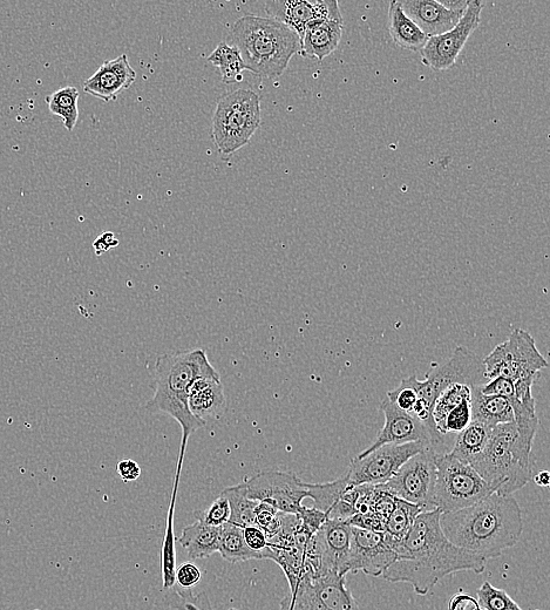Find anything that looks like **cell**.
Segmentation results:
<instances>
[{
    "instance_id": "obj_1",
    "label": "cell",
    "mask_w": 550,
    "mask_h": 610,
    "mask_svg": "<svg viewBox=\"0 0 550 610\" xmlns=\"http://www.w3.org/2000/svg\"><path fill=\"white\" fill-rule=\"evenodd\" d=\"M441 512L424 511L418 515L410 531L399 541L385 538L397 554V560L382 575L386 581L405 582L414 592L425 596L445 576L472 571L481 574L487 560L453 545L440 527Z\"/></svg>"
},
{
    "instance_id": "obj_2",
    "label": "cell",
    "mask_w": 550,
    "mask_h": 610,
    "mask_svg": "<svg viewBox=\"0 0 550 610\" xmlns=\"http://www.w3.org/2000/svg\"><path fill=\"white\" fill-rule=\"evenodd\" d=\"M440 527L453 545L490 560L518 544L524 520L513 496L493 493L463 510L441 513Z\"/></svg>"
},
{
    "instance_id": "obj_3",
    "label": "cell",
    "mask_w": 550,
    "mask_h": 610,
    "mask_svg": "<svg viewBox=\"0 0 550 610\" xmlns=\"http://www.w3.org/2000/svg\"><path fill=\"white\" fill-rule=\"evenodd\" d=\"M202 377H220L205 350L194 349L156 359L155 393L145 409L153 415L162 413L172 417L180 424L182 442L176 469H182L190 436L206 425L192 415L188 405L189 390Z\"/></svg>"
},
{
    "instance_id": "obj_4",
    "label": "cell",
    "mask_w": 550,
    "mask_h": 610,
    "mask_svg": "<svg viewBox=\"0 0 550 610\" xmlns=\"http://www.w3.org/2000/svg\"><path fill=\"white\" fill-rule=\"evenodd\" d=\"M230 38L247 70L263 80L280 78L301 51L297 33L273 18L243 16L234 23Z\"/></svg>"
},
{
    "instance_id": "obj_5",
    "label": "cell",
    "mask_w": 550,
    "mask_h": 610,
    "mask_svg": "<svg viewBox=\"0 0 550 610\" xmlns=\"http://www.w3.org/2000/svg\"><path fill=\"white\" fill-rule=\"evenodd\" d=\"M534 439L521 435L515 423L493 427L485 449L470 464L501 496H513L533 477Z\"/></svg>"
},
{
    "instance_id": "obj_6",
    "label": "cell",
    "mask_w": 550,
    "mask_h": 610,
    "mask_svg": "<svg viewBox=\"0 0 550 610\" xmlns=\"http://www.w3.org/2000/svg\"><path fill=\"white\" fill-rule=\"evenodd\" d=\"M260 126L261 100L255 91L239 88L217 100L212 138L221 154L240 151L249 144Z\"/></svg>"
},
{
    "instance_id": "obj_7",
    "label": "cell",
    "mask_w": 550,
    "mask_h": 610,
    "mask_svg": "<svg viewBox=\"0 0 550 610\" xmlns=\"http://www.w3.org/2000/svg\"><path fill=\"white\" fill-rule=\"evenodd\" d=\"M409 379L418 393V402L412 410V415L420 420H429L433 418L431 416L434 403L448 386L465 384L474 389L485 384L487 378L482 359L472 350L458 347L447 362L434 366L427 372L425 381H419L416 376Z\"/></svg>"
},
{
    "instance_id": "obj_8",
    "label": "cell",
    "mask_w": 550,
    "mask_h": 610,
    "mask_svg": "<svg viewBox=\"0 0 550 610\" xmlns=\"http://www.w3.org/2000/svg\"><path fill=\"white\" fill-rule=\"evenodd\" d=\"M436 467L432 506L441 513L463 510L495 493L471 465L460 462L451 454H437Z\"/></svg>"
},
{
    "instance_id": "obj_9",
    "label": "cell",
    "mask_w": 550,
    "mask_h": 610,
    "mask_svg": "<svg viewBox=\"0 0 550 610\" xmlns=\"http://www.w3.org/2000/svg\"><path fill=\"white\" fill-rule=\"evenodd\" d=\"M486 378H506L518 382L520 379H539L540 371L548 362L536 348L535 340L528 331L516 329L508 340L497 345L490 355L482 359Z\"/></svg>"
},
{
    "instance_id": "obj_10",
    "label": "cell",
    "mask_w": 550,
    "mask_h": 610,
    "mask_svg": "<svg viewBox=\"0 0 550 610\" xmlns=\"http://www.w3.org/2000/svg\"><path fill=\"white\" fill-rule=\"evenodd\" d=\"M437 453L426 449L400 467L386 484L382 485L391 496L419 506L423 511L434 510L432 498L437 479Z\"/></svg>"
},
{
    "instance_id": "obj_11",
    "label": "cell",
    "mask_w": 550,
    "mask_h": 610,
    "mask_svg": "<svg viewBox=\"0 0 550 610\" xmlns=\"http://www.w3.org/2000/svg\"><path fill=\"white\" fill-rule=\"evenodd\" d=\"M429 447L419 442L380 446L364 457L357 456L352 459L346 474L352 486L384 485L395 476L407 460Z\"/></svg>"
},
{
    "instance_id": "obj_12",
    "label": "cell",
    "mask_w": 550,
    "mask_h": 610,
    "mask_svg": "<svg viewBox=\"0 0 550 610\" xmlns=\"http://www.w3.org/2000/svg\"><path fill=\"white\" fill-rule=\"evenodd\" d=\"M241 485L249 499L269 504L285 514L300 513L303 508L302 501L308 498L305 483L294 473L261 472Z\"/></svg>"
},
{
    "instance_id": "obj_13",
    "label": "cell",
    "mask_w": 550,
    "mask_h": 610,
    "mask_svg": "<svg viewBox=\"0 0 550 610\" xmlns=\"http://www.w3.org/2000/svg\"><path fill=\"white\" fill-rule=\"evenodd\" d=\"M484 6L480 0H470L465 15L454 29L427 40L424 49L420 51L422 63L436 72L452 69L468 39L478 29Z\"/></svg>"
},
{
    "instance_id": "obj_14",
    "label": "cell",
    "mask_w": 550,
    "mask_h": 610,
    "mask_svg": "<svg viewBox=\"0 0 550 610\" xmlns=\"http://www.w3.org/2000/svg\"><path fill=\"white\" fill-rule=\"evenodd\" d=\"M295 610H356L357 602L348 586L346 575L329 572L310 578L303 576L293 593Z\"/></svg>"
},
{
    "instance_id": "obj_15",
    "label": "cell",
    "mask_w": 550,
    "mask_h": 610,
    "mask_svg": "<svg viewBox=\"0 0 550 610\" xmlns=\"http://www.w3.org/2000/svg\"><path fill=\"white\" fill-rule=\"evenodd\" d=\"M397 560L384 532L362 530L351 526V545L346 573L363 572L378 578Z\"/></svg>"
},
{
    "instance_id": "obj_16",
    "label": "cell",
    "mask_w": 550,
    "mask_h": 610,
    "mask_svg": "<svg viewBox=\"0 0 550 610\" xmlns=\"http://www.w3.org/2000/svg\"><path fill=\"white\" fill-rule=\"evenodd\" d=\"M269 18L288 26L302 39L305 29L318 20H343L337 0H270Z\"/></svg>"
},
{
    "instance_id": "obj_17",
    "label": "cell",
    "mask_w": 550,
    "mask_h": 610,
    "mask_svg": "<svg viewBox=\"0 0 550 610\" xmlns=\"http://www.w3.org/2000/svg\"><path fill=\"white\" fill-rule=\"evenodd\" d=\"M380 410L384 413L385 424L379 431L375 442L368 449L358 454L364 457L375 451L380 446L390 444L424 443L431 447V435L427 427L410 413L399 410L395 404L384 399L380 404Z\"/></svg>"
},
{
    "instance_id": "obj_18",
    "label": "cell",
    "mask_w": 550,
    "mask_h": 610,
    "mask_svg": "<svg viewBox=\"0 0 550 610\" xmlns=\"http://www.w3.org/2000/svg\"><path fill=\"white\" fill-rule=\"evenodd\" d=\"M137 79V72L129 64L126 54L107 60L92 77L85 80L84 91L91 96L111 103L121 92L128 90Z\"/></svg>"
},
{
    "instance_id": "obj_19",
    "label": "cell",
    "mask_w": 550,
    "mask_h": 610,
    "mask_svg": "<svg viewBox=\"0 0 550 610\" xmlns=\"http://www.w3.org/2000/svg\"><path fill=\"white\" fill-rule=\"evenodd\" d=\"M399 4L405 15L429 38L454 29L466 12L448 10L436 0H400Z\"/></svg>"
},
{
    "instance_id": "obj_20",
    "label": "cell",
    "mask_w": 550,
    "mask_h": 610,
    "mask_svg": "<svg viewBox=\"0 0 550 610\" xmlns=\"http://www.w3.org/2000/svg\"><path fill=\"white\" fill-rule=\"evenodd\" d=\"M321 548L323 571L346 575L351 545V526L348 521L327 520L315 535Z\"/></svg>"
},
{
    "instance_id": "obj_21",
    "label": "cell",
    "mask_w": 550,
    "mask_h": 610,
    "mask_svg": "<svg viewBox=\"0 0 550 610\" xmlns=\"http://www.w3.org/2000/svg\"><path fill=\"white\" fill-rule=\"evenodd\" d=\"M189 410L202 423L209 419H219L227 410V399L221 377L196 379L189 390Z\"/></svg>"
},
{
    "instance_id": "obj_22",
    "label": "cell",
    "mask_w": 550,
    "mask_h": 610,
    "mask_svg": "<svg viewBox=\"0 0 550 610\" xmlns=\"http://www.w3.org/2000/svg\"><path fill=\"white\" fill-rule=\"evenodd\" d=\"M343 29V20H318L311 23L301 39V56L318 61L329 57L338 49Z\"/></svg>"
},
{
    "instance_id": "obj_23",
    "label": "cell",
    "mask_w": 550,
    "mask_h": 610,
    "mask_svg": "<svg viewBox=\"0 0 550 610\" xmlns=\"http://www.w3.org/2000/svg\"><path fill=\"white\" fill-rule=\"evenodd\" d=\"M219 535L220 527L209 526L196 519L194 524L183 528L179 542L190 559H207L219 552Z\"/></svg>"
},
{
    "instance_id": "obj_24",
    "label": "cell",
    "mask_w": 550,
    "mask_h": 610,
    "mask_svg": "<svg viewBox=\"0 0 550 610\" xmlns=\"http://www.w3.org/2000/svg\"><path fill=\"white\" fill-rule=\"evenodd\" d=\"M389 32L396 45L411 52L422 51L429 40V37L424 35L419 27L405 15L397 0L390 3Z\"/></svg>"
},
{
    "instance_id": "obj_25",
    "label": "cell",
    "mask_w": 550,
    "mask_h": 610,
    "mask_svg": "<svg viewBox=\"0 0 550 610\" xmlns=\"http://www.w3.org/2000/svg\"><path fill=\"white\" fill-rule=\"evenodd\" d=\"M472 420L495 427L514 422L512 403L507 398L486 396L478 388L472 390Z\"/></svg>"
},
{
    "instance_id": "obj_26",
    "label": "cell",
    "mask_w": 550,
    "mask_h": 610,
    "mask_svg": "<svg viewBox=\"0 0 550 610\" xmlns=\"http://www.w3.org/2000/svg\"><path fill=\"white\" fill-rule=\"evenodd\" d=\"M219 552L224 560L232 562V564L250 560L273 559V551L260 553L250 549L244 540L242 528L230 523L220 526Z\"/></svg>"
},
{
    "instance_id": "obj_27",
    "label": "cell",
    "mask_w": 550,
    "mask_h": 610,
    "mask_svg": "<svg viewBox=\"0 0 550 610\" xmlns=\"http://www.w3.org/2000/svg\"><path fill=\"white\" fill-rule=\"evenodd\" d=\"M492 430V427L472 420L465 430L458 433L448 454L470 465L485 449Z\"/></svg>"
},
{
    "instance_id": "obj_28",
    "label": "cell",
    "mask_w": 550,
    "mask_h": 610,
    "mask_svg": "<svg viewBox=\"0 0 550 610\" xmlns=\"http://www.w3.org/2000/svg\"><path fill=\"white\" fill-rule=\"evenodd\" d=\"M180 477L181 474H175L173 496L171 506H169L164 545H162L161 569L162 582H164L165 591L175 586L176 549L174 538V514L176 499H178L176 497H178Z\"/></svg>"
},
{
    "instance_id": "obj_29",
    "label": "cell",
    "mask_w": 550,
    "mask_h": 610,
    "mask_svg": "<svg viewBox=\"0 0 550 610\" xmlns=\"http://www.w3.org/2000/svg\"><path fill=\"white\" fill-rule=\"evenodd\" d=\"M308 498L314 500L315 508L317 510L327 514L334 511V508L344 500L345 493L350 490L352 485L350 484L348 474L344 477L339 478L331 483L325 484H307Z\"/></svg>"
},
{
    "instance_id": "obj_30",
    "label": "cell",
    "mask_w": 550,
    "mask_h": 610,
    "mask_svg": "<svg viewBox=\"0 0 550 610\" xmlns=\"http://www.w3.org/2000/svg\"><path fill=\"white\" fill-rule=\"evenodd\" d=\"M208 61L220 70L224 84H235L242 81V72L247 70L240 51L235 46L220 43L208 57Z\"/></svg>"
},
{
    "instance_id": "obj_31",
    "label": "cell",
    "mask_w": 550,
    "mask_h": 610,
    "mask_svg": "<svg viewBox=\"0 0 550 610\" xmlns=\"http://www.w3.org/2000/svg\"><path fill=\"white\" fill-rule=\"evenodd\" d=\"M422 512L424 511L419 506L396 498L395 505H393L392 511L385 521L384 533L386 537L393 541L402 540L410 531L414 520Z\"/></svg>"
},
{
    "instance_id": "obj_32",
    "label": "cell",
    "mask_w": 550,
    "mask_h": 610,
    "mask_svg": "<svg viewBox=\"0 0 550 610\" xmlns=\"http://www.w3.org/2000/svg\"><path fill=\"white\" fill-rule=\"evenodd\" d=\"M79 91L73 86H66L46 98L51 113L58 115L64 121L67 131L72 132L79 118Z\"/></svg>"
},
{
    "instance_id": "obj_33",
    "label": "cell",
    "mask_w": 550,
    "mask_h": 610,
    "mask_svg": "<svg viewBox=\"0 0 550 610\" xmlns=\"http://www.w3.org/2000/svg\"><path fill=\"white\" fill-rule=\"evenodd\" d=\"M472 390L465 384H453L440 393L433 405L432 417L441 436H444V424L448 413L467 399H472Z\"/></svg>"
},
{
    "instance_id": "obj_34",
    "label": "cell",
    "mask_w": 550,
    "mask_h": 610,
    "mask_svg": "<svg viewBox=\"0 0 550 610\" xmlns=\"http://www.w3.org/2000/svg\"><path fill=\"white\" fill-rule=\"evenodd\" d=\"M229 501L230 519L229 523L241 528L256 526L255 508L257 501L249 499L242 490V485L227 487L222 492Z\"/></svg>"
},
{
    "instance_id": "obj_35",
    "label": "cell",
    "mask_w": 550,
    "mask_h": 610,
    "mask_svg": "<svg viewBox=\"0 0 550 610\" xmlns=\"http://www.w3.org/2000/svg\"><path fill=\"white\" fill-rule=\"evenodd\" d=\"M477 596L482 610H505L514 602L504 589L495 588L488 581L479 588Z\"/></svg>"
},
{
    "instance_id": "obj_36",
    "label": "cell",
    "mask_w": 550,
    "mask_h": 610,
    "mask_svg": "<svg viewBox=\"0 0 550 610\" xmlns=\"http://www.w3.org/2000/svg\"><path fill=\"white\" fill-rule=\"evenodd\" d=\"M282 514L275 507L266 504L258 503L255 508L256 526L266 533L268 540L276 537L281 531Z\"/></svg>"
},
{
    "instance_id": "obj_37",
    "label": "cell",
    "mask_w": 550,
    "mask_h": 610,
    "mask_svg": "<svg viewBox=\"0 0 550 610\" xmlns=\"http://www.w3.org/2000/svg\"><path fill=\"white\" fill-rule=\"evenodd\" d=\"M472 422V399H467L463 403L459 404L450 413H448L445 424L443 435L457 436L459 432L466 429Z\"/></svg>"
},
{
    "instance_id": "obj_38",
    "label": "cell",
    "mask_w": 550,
    "mask_h": 610,
    "mask_svg": "<svg viewBox=\"0 0 550 610\" xmlns=\"http://www.w3.org/2000/svg\"><path fill=\"white\" fill-rule=\"evenodd\" d=\"M198 519L214 527H220L229 523L230 505L226 496H223L221 493L220 497L212 505L207 507L205 511L198 513Z\"/></svg>"
},
{
    "instance_id": "obj_39",
    "label": "cell",
    "mask_w": 550,
    "mask_h": 610,
    "mask_svg": "<svg viewBox=\"0 0 550 610\" xmlns=\"http://www.w3.org/2000/svg\"><path fill=\"white\" fill-rule=\"evenodd\" d=\"M176 594V598L172 601V607L176 610H206L203 609L199 605V596H194L192 593V589H182L178 586H174L173 588ZM291 603H293V598L291 595L285 596V598L281 602L280 610H289L291 607ZM230 610H237L232 608Z\"/></svg>"
},
{
    "instance_id": "obj_40",
    "label": "cell",
    "mask_w": 550,
    "mask_h": 610,
    "mask_svg": "<svg viewBox=\"0 0 550 610\" xmlns=\"http://www.w3.org/2000/svg\"><path fill=\"white\" fill-rule=\"evenodd\" d=\"M387 399L399 410L411 413L418 402V393L414 390L410 379L404 378L397 389L387 392Z\"/></svg>"
},
{
    "instance_id": "obj_41",
    "label": "cell",
    "mask_w": 550,
    "mask_h": 610,
    "mask_svg": "<svg viewBox=\"0 0 550 610\" xmlns=\"http://www.w3.org/2000/svg\"><path fill=\"white\" fill-rule=\"evenodd\" d=\"M297 517L301 521L302 532L309 535V537H314L328 520L327 514L317 510L315 507L309 508L305 506L297 514Z\"/></svg>"
},
{
    "instance_id": "obj_42",
    "label": "cell",
    "mask_w": 550,
    "mask_h": 610,
    "mask_svg": "<svg viewBox=\"0 0 550 610\" xmlns=\"http://www.w3.org/2000/svg\"><path fill=\"white\" fill-rule=\"evenodd\" d=\"M479 390L482 395L504 397L509 402H512L515 398L514 382L508 381L506 378L497 377L490 379V382L480 385Z\"/></svg>"
},
{
    "instance_id": "obj_43",
    "label": "cell",
    "mask_w": 550,
    "mask_h": 610,
    "mask_svg": "<svg viewBox=\"0 0 550 610\" xmlns=\"http://www.w3.org/2000/svg\"><path fill=\"white\" fill-rule=\"evenodd\" d=\"M201 576L200 569L193 562H186V564L176 568L175 586L182 589H192L199 584Z\"/></svg>"
},
{
    "instance_id": "obj_44",
    "label": "cell",
    "mask_w": 550,
    "mask_h": 610,
    "mask_svg": "<svg viewBox=\"0 0 550 610\" xmlns=\"http://www.w3.org/2000/svg\"><path fill=\"white\" fill-rule=\"evenodd\" d=\"M244 540L250 549L260 553H270L271 549L268 547L269 540L266 533H264L257 526L243 527Z\"/></svg>"
},
{
    "instance_id": "obj_45",
    "label": "cell",
    "mask_w": 550,
    "mask_h": 610,
    "mask_svg": "<svg viewBox=\"0 0 550 610\" xmlns=\"http://www.w3.org/2000/svg\"><path fill=\"white\" fill-rule=\"evenodd\" d=\"M118 473L125 483L138 480L141 476V467L132 459H122L118 464Z\"/></svg>"
},
{
    "instance_id": "obj_46",
    "label": "cell",
    "mask_w": 550,
    "mask_h": 610,
    "mask_svg": "<svg viewBox=\"0 0 550 610\" xmlns=\"http://www.w3.org/2000/svg\"><path fill=\"white\" fill-rule=\"evenodd\" d=\"M450 610H479V603L470 595L457 594L450 601Z\"/></svg>"
},
{
    "instance_id": "obj_47",
    "label": "cell",
    "mask_w": 550,
    "mask_h": 610,
    "mask_svg": "<svg viewBox=\"0 0 550 610\" xmlns=\"http://www.w3.org/2000/svg\"><path fill=\"white\" fill-rule=\"evenodd\" d=\"M118 246H119V241L113 233L101 234V236L98 237V239L95 240L93 243L95 254H97L99 256L108 252V250H110L114 247H118Z\"/></svg>"
},
{
    "instance_id": "obj_48",
    "label": "cell",
    "mask_w": 550,
    "mask_h": 610,
    "mask_svg": "<svg viewBox=\"0 0 550 610\" xmlns=\"http://www.w3.org/2000/svg\"><path fill=\"white\" fill-rule=\"evenodd\" d=\"M534 481L539 487L547 488L550 485V473L548 471H540L534 477Z\"/></svg>"
},
{
    "instance_id": "obj_49",
    "label": "cell",
    "mask_w": 550,
    "mask_h": 610,
    "mask_svg": "<svg viewBox=\"0 0 550 610\" xmlns=\"http://www.w3.org/2000/svg\"><path fill=\"white\" fill-rule=\"evenodd\" d=\"M505 610H522L520 608V606L518 605V603H516L515 601L512 603L511 606H509L508 608H506Z\"/></svg>"
},
{
    "instance_id": "obj_50",
    "label": "cell",
    "mask_w": 550,
    "mask_h": 610,
    "mask_svg": "<svg viewBox=\"0 0 550 610\" xmlns=\"http://www.w3.org/2000/svg\"><path fill=\"white\" fill-rule=\"evenodd\" d=\"M289 610H294V602H293V603H291V607H290V609H289Z\"/></svg>"
},
{
    "instance_id": "obj_51",
    "label": "cell",
    "mask_w": 550,
    "mask_h": 610,
    "mask_svg": "<svg viewBox=\"0 0 550 610\" xmlns=\"http://www.w3.org/2000/svg\"><path fill=\"white\" fill-rule=\"evenodd\" d=\"M356 610H361V609H359V608H358V609H356Z\"/></svg>"
},
{
    "instance_id": "obj_52",
    "label": "cell",
    "mask_w": 550,
    "mask_h": 610,
    "mask_svg": "<svg viewBox=\"0 0 550 610\" xmlns=\"http://www.w3.org/2000/svg\"><path fill=\"white\" fill-rule=\"evenodd\" d=\"M35 610H40V609H35Z\"/></svg>"
},
{
    "instance_id": "obj_53",
    "label": "cell",
    "mask_w": 550,
    "mask_h": 610,
    "mask_svg": "<svg viewBox=\"0 0 550 610\" xmlns=\"http://www.w3.org/2000/svg\"><path fill=\"white\" fill-rule=\"evenodd\" d=\"M479 610H482L481 608Z\"/></svg>"
},
{
    "instance_id": "obj_54",
    "label": "cell",
    "mask_w": 550,
    "mask_h": 610,
    "mask_svg": "<svg viewBox=\"0 0 550 610\" xmlns=\"http://www.w3.org/2000/svg\"><path fill=\"white\" fill-rule=\"evenodd\" d=\"M295 610V609H294Z\"/></svg>"
}]
</instances>
